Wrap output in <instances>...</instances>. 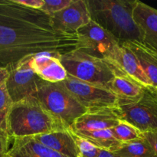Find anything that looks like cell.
I'll list each match as a JSON object with an SVG mask.
<instances>
[{
    "instance_id": "cell-6",
    "label": "cell",
    "mask_w": 157,
    "mask_h": 157,
    "mask_svg": "<svg viewBox=\"0 0 157 157\" xmlns=\"http://www.w3.org/2000/svg\"><path fill=\"white\" fill-rule=\"evenodd\" d=\"M121 121L134 126L141 133L157 130V98L150 90L134 102L118 104L117 107Z\"/></svg>"
},
{
    "instance_id": "cell-4",
    "label": "cell",
    "mask_w": 157,
    "mask_h": 157,
    "mask_svg": "<svg viewBox=\"0 0 157 157\" xmlns=\"http://www.w3.org/2000/svg\"><path fill=\"white\" fill-rule=\"evenodd\" d=\"M61 62L67 75L108 89L115 75L120 71L107 60L92 56L78 49L61 55Z\"/></svg>"
},
{
    "instance_id": "cell-30",
    "label": "cell",
    "mask_w": 157,
    "mask_h": 157,
    "mask_svg": "<svg viewBox=\"0 0 157 157\" xmlns=\"http://www.w3.org/2000/svg\"><path fill=\"white\" fill-rule=\"evenodd\" d=\"M150 92H151V91H150ZM151 93L153 94L154 95V96L156 97V98H157V90H155V91H152Z\"/></svg>"
},
{
    "instance_id": "cell-7",
    "label": "cell",
    "mask_w": 157,
    "mask_h": 157,
    "mask_svg": "<svg viewBox=\"0 0 157 157\" xmlns=\"http://www.w3.org/2000/svg\"><path fill=\"white\" fill-rule=\"evenodd\" d=\"M59 83L87 110L117 107V98L108 88L84 82L69 75Z\"/></svg>"
},
{
    "instance_id": "cell-28",
    "label": "cell",
    "mask_w": 157,
    "mask_h": 157,
    "mask_svg": "<svg viewBox=\"0 0 157 157\" xmlns=\"http://www.w3.org/2000/svg\"><path fill=\"white\" fill-rule=\"evenodd\" d=\"M9 73L8 69L6 68V67L0 66V87H1L2 84H6L8 78H9Z\"/></svg>"
},
{
    "instance_id": "cell-11",
    "label": "cell",
    "mask_w": 157,
    "mask_h": 157,
    "mask_svg": "<svg viewBox=\"0 0 157 157\" xmlns=\"http://www.w3.org/2000/svg\"><path fill=\"white\" fill-rule=\"evenodd\" d=\"M105 60L121 73L137 81L147 90H152L151 84L143 71L136 57L124 44L121 43L116 46Z\"/></svg>"
},
{
    "instance_id": "cell-16",
    "label": "cell",
    "mask_w": 157,
    "mask_h": 157,
    "mask_svg": "<svg viewBox=\"0 0 157 157\" xmlns=\"http://www.w3.org/2000/svg\"><path fill=\"white\" fill-rule=\"evenodd\" d=\"M45 147L67 157H78L74 133L70 130H61L35 136Z\"/></svg>"
},
{
    "instance_id": "cell-17",
    "label": "cell",
    "mask_w": 157,
    "mask_h": 157,
    "mask_svg": "<svg viewBox=\"0 0 157 157\" xmlns=\"http://www.w3.org/2000/svg\"><path fill=\"white\" fill-rule=\"evenodd\" d=\"M128 48L137 58L143 71L152 85V90H157V52L137 41L121 42Z\"/></svg>"
},
{
    "instance_id": "cell-23",
    "label": "cell",
    "mask_w": 157,
    "mask_h": 157,
    "mask_svg": "<svg viewBox=\"0 0 157 157\" xmlns=\"http://www.w3.org/2000/svg\"><path fill=\"white\" fill-rule=\"evenodd\" d=\"M78 157H98L101 150L87 140L74 133Z\"/></svg>"
},
{
    "instance_id": "cell-20",
    "label": "cell",
    "mask_w": 157,
    "mask_h": 157,
    "mask_svg": "<svg viewBox=\"0 0 157 157\" xmlns=\"http://www.w3.org/2000/svg\"><path fill=\"white\" fill-rule=\"evenodd\" d=\"M112 153L117 157H156L151 146L143 135L140 139L124 144Z\"/></svg>"
},
{
    "instance_id": "cell-21",
    "label": "cell",
    "mask_w": 157,
    "mask_h": 157,
    "mask_svg": "<svg viewBox=\"0 0 157 157\" xmlns=\"http://www.w3.org/2000/svg\"><path fill=\"white\" fill-rule=\"evenodd\" d=\"M117 139L123 144H127L142 137V133L132 124L124 121H120L117 125L112 129Z\"/></svg>"
},
{
    "instance_id": "cell-29",
    "label": "cell",
    "mask_w": 157,
    "mask_h": 157,
    "mask_svg": "<svg viewBox=\"0 0 157 157\" xmlns=\"http://www.w3.org/2000/svg\"><path fill=\"white\" fill-rule=\"evenodd\" d=\"M98 157H117L112 152L107 151V150H101L100 156Z\"/></svg>"
},
{
    "instance_id": "cell-22",
    "label": "cell",
    "mask_w": 157,
    "mask_h": 157,
    "mask_svg": "<svg viewBox=\"0 0 157 157\" xmlns=\"http://www.w3.org/2000/svg\"><path fill=\"white\" fill-rule=\"evenodd\" d=\"M13 104L6 84H2L0 87V129L7 133L8 121Z\"/></svg>"
},
{
    "instance_id": "cell-25",
    "label": "cell",
    "mask_w": 157,
    "mask_h": 157,
    "mask_svg": "<svg viewBox=\"0 0 157 157\" xmlns=\"http://www.w3.org/2000/svg\"><path fill=\"white\" fill-rule=\"evenodd\" d=\"M12 140L7 132L0 129V157H6L10 148Z\"/></svg>"
},
{
    "instance_id": "cell-12",
    "label": "cell",
    "mask_w": 157,
    "mask_h": 157,
    "mask_svg": "<svg viewBox=\"0 0 157 157\" xmlns=\"http://www.w3.org/2000/svg\"><path fill=\"white\" fill-rule=\"evenodd\" d=\"M120 121L117 107L92 109L87 110L86 113L79 117L70 130L73 133H77L113 129Z\"/></svg>"
},
{
    "instance_id": "cell-10",
    "label": "cell",
    "mask_w": 157,
    "mask_h": 157,
    "mask_svg": "<svg viewBox=\"0 0 157 157\" xmlns=\"http://www.w3.org/2000/svg\"><path fill=\"white\" fill-rule=\"evenodd\" d=\"M49 17L55 30L69 35H76L91 21L86 0H73L67 8Z\"/></svg>"
},
{
    "instance_id": "cell-27",
    "label": "cell",
    "mask_w": 157,
    "mask_h": 157,
    "mask_svg": "<svg viewBox=\"0 0 157 157\" xmlns=\"http://www.w3.org/2000/svg\"><path fill=\"white\" fill-rule=\"evenodd\" d=\"M142 135L148 141V143L153 149V152H154L155 155L157 157V130L143 133Z\"/></svg>"
},
{
    "instance_id": "cell-13",
    "label": "cell",
    "mask_w": 157,
    "mask_h": 157,
    "mask_svg": "<svg viewBox=\"0 0 157 157\" xmlns=\"http://www.w3.org/2000/svg\"><path fill=\"white\" fill-rule=\"evenodd\" d=\"M133 18L140 32L141 42L157 52V9L136 1Z\"/></svg>"
},
{
    "instance_id": "cell-5",
    "label": "cell",
    "mask_w": 157,
    "mask_h": 157,
    "mask_svg": "<svg viewBox=\"0 0 157 157\" xmlns=\"http://www.w3.org/2000/svg\"><path fill=\"white\" fill-rule=\"evenodd\" d=\"M35 97L48 111L61 120L69 129L87 110L60 83L41 80Z\"/></svg>"
},
{
    "instance_id": "cell-3",
    "label": "cell",
    "mask_w": 157,
    "mask_h": 157,
    "mask_svg": "<svg viewBox=\"0 0 157 157\" xmlns=\"http://www.w3.org/2000/svg\"><path fill=\"white\" fill-rule=\"evenodd\" d=\"M67 129L69 128L48 111L35 97L14 103L8 121V133L12 139Z\"/></svg>"
},
{
    "instance_id": "cell-2",
    "label": "cell",
    "mask_w": 157,
    "mask_h": 157,
    "mask_svg": "<svg viewBox=\"0 0 157 157\" xmlns=\"http://www.w3.org/2000/svg\"><path fill=\"white\" fill-rule=\"evenodd\" d=\"M90 18L120 42H141L139 29L133 18L136 0H86Z\"/></svg>"
},
{
    "instance_id": "cell-24",
    "label": "cell",
    "mask_w": 157,
    "mask_h": 157,
    "mask_svg": "<svg viewBox=\"0 0 157 157\" xmlns=\"http://www.w3.org/2000/svg\"><path fill=\"white\" fill-rule=\"evenodd\" d=\"M72 1L73 0H44V4L39 10L50 16L67 8Z\"/></svg>"
},
{
    "instance_id": "cell-1",
    "label": "cell",
    "mask_w": 157,
    "mask_h": 157,
    "mask_svg": "<svg viewBox=\"0 0 157 157\" xmlns=\"http://www.w3.org/2000/svg\"><path fill=\"white\" fill-rule=\"evenodd\" d=\"M77 35L55 30L41 11L10 1H0V66L6 67L29 55H64L76 48Z\"/></svg>"
},
{
    "instance_id": "cell-19",
    "label": "cell",
    "mask_w": 157,
    "mask_h": 157,
    "mask_svg": "<svg viewBox=\"0 0 157 157\" xmlns=\"http://www.w3.org/2000/svg\"><path fill=\"white\" fill-rule=\"evenodd\" d=\"M90 141L101 150L114 152L121 148L124 144L118 140L113 134L112 129L96 130V131H82L74 133Z\"/></svg>"
},
{
    "instance_id": "cell-14",
    "label": "cell",
    "mask_w": 157,
    "mask_h": 157,
    "mask_svg": "<svg viewBox=\"0 0 157 157\" xmlns=\"http://www.w3.org/2000/svg\"><path fill=\"white\" fill-rule=\"evenodd\" d=\"M61 55L44 52L32 56L31 66L41 80L50 83H59L65 80L67 73L61 62Z\"/></svg>"
},
{
    "instance_id": "cell-9",
    "label": "cell",
    "mask_w": 157,
    "mask_h": 157,
    "mask_svg": "<svg viewBox=\"0 0 157 157\" xmlns=\"http://www.w3.org/2000/svg\"><path fill=\"white\" fill-rule=\"evenodd\" d=\"M76 48L97 58L106 59L116 46L121 44L113 35L91 20L77 32Z\"/></svg>"
},
{
    "instance_id": "cell-8",
    "label": "cell",
    "mask_w": 157,
    "mask_h": 157,
    "mask_svg": "<svg viewBox=\"0 0 157 157\" xmlns=\"http://www.w3.org/2000/svg\"><path fill=\"white\" fill-rule=\"evenodd\" d=\"M33 55H29L18 62L6 67L9 73L6 84L14 103L30 97H35L41 78L31 66Z\"/></svg>"
},
{
    "instance_id": "cell-18",
    "label": "cell",
    "mask_w": 157,
    "mask_h": 157,
    "mask_svg": "<svg viewBox=\"0 0 157 157\" xmlns=\"http://www.w3.org/2000/svg\"><path fill=\"white\" fill-rule=\"evenodd\" d=\"M109 89L117 96L118 104L138 101L147 90L137 81L121 71L115 75Z\"/></svg>"
},
{
    "instance_id": "cell-15",
    "label": "cell",
    "mask_w": 157,
    "mask_h": 157,
    "mask_svg": "<svg viewBox=\"0 0 157 157\" xmlns=\"http://www.w3.org/2000/svg\"><path fill=\"white\" fill-rule=\"evenodd\" d=\"M6 157H67L43 145L35 136L12 139Z\"/></svg>"
},
{
    "instance_id": "cell-26",
    "label": "cell",
    "mask_w": 157,
    "mask_h": 157,
    "mask_svg": "<svg viewBox=\"0 0 157 157\" xmlns=\"http://www.w3.org/2000/svg\"><path fill=\"white\" fill-rule=\"evenodd\" d=\"M14 2L26 8L39 10L44 4V0H12Z\"/></svg>"
}]
</instances>
